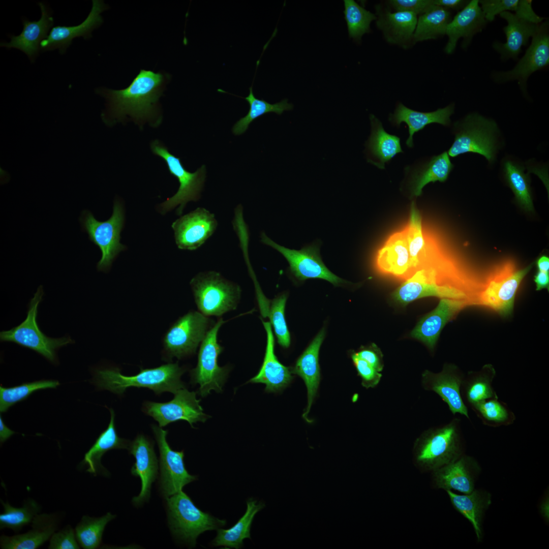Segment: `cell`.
<instances>
[{
    "label": "cell",
    "mask_w": 549,
    "mask_h": 549,
    "mask_svg": "<svg viewBox=\"0 0 549 549\" xmlns=\"http://www.w3.org/2000/svg\"><path fill=\"white\" fill-rule=\"evenodd\" d=\"M454 104H451L434 111L424 112L413 110L400 103L396 105L394 113L389 114V120L398 127L402 122L407 125L409 136L406 143L411 148L413 146L414 134L423 129L426 126L432 123H438L444 126L449 125L450 117L454 112Z\"/></svg>",
    "instance_id": "cell-32"
},
{
    "label": "cell",
    "mask_w": 549,
    "mask_h": 549,
    "mask_svg": "<svg viewBox=\"0 0 549 549\" xmlns=\"http://www.w3.org/2000/svg\"><path fill=\"white\" fill-rule=\"evenodd\" d=\"M40 286L30 300L25 319L18 326L0 333L2 342L15 343L40 354L53 363L58 362L56 350L74 341L70 337L53 338L46 336L39 328L37 322L38 307L43 295Z\"/></svg>",
    "instance_id": "cell-8"
},
{
    "label": "cell",
    "mask_w": 549,
    "mask_h": 549,
    "mask_svg": "<svg viewBox=\"0 0 549 549\" xmlns=\"http://www.w3.org/2000/svg\"><path fill=\"white\" fill-rule=\"evenodd\" d=\"M500 15L507 22V25L503 28L506 41L504 43L495 42L493 47L502 59H516L522 47L528 44L529 38L537 31L539 24L524 21L509 11L503 12Z\"/></svg>",
    "instance_id": "cell-34"
},
{
    "label": "cell",
    "mask_w": 549,
    "mask_h": 549,
    "mask_svg": "<svg viewBox=\"0 0 549 549\" xmlns=\"http://www.w3.org/2000/svg\"><path fill=\"white\" fill-rule=\"evenodd\" d=\"M261 241L280 253L287 260L291 273L299 281L308 279H321L334 286L345 282L331 272L323 263L317 244L306 246L300 250L290 249L277 243L264 232L260 236Z\"/></svg>",
    "instance_id": "cell-14"
},
{
    "label": "cell",
    "mask_w": 549,
    "mask_h": 549,
    "mask_svg": "<svg viewBox=\"0 0 549 549\" xmlns=\"http://www.w3.org/2000/svg\"><path fill=\"white\" fill-rule=\"evenodd\" d=\"M486 22L479 1H469L447 25L445 35L448 37V41L445 47V52L447 54L452 53L461 38L464 39L463 47H466L473 36L482 30Z\"/></svg>",
    "instance_id": "cell-25"
},
{
    "label": "cell",
    "mask_w": 549,
    "mask_h": 549,
    "mask_svg": "<svg viewBox=\"0 0 549 549\" xmlns=\"http://www.w3.org/2000/svg\"><path fill=\"white\" fill-rule=\"evenodd\" d=\"M451 19L449 10L434 5L417 18L413 36L414 43L436 39L445 35Z\"/></svg>",
    "instance_id": "cell-40"
},
{
    "label": "cell",
    "mask_w": 549,
    "mask_h": 549,
    "mask_svg": "<svg viewBox=\"0 0 549 549\" xmlns=\"http://www.w3.org/2000/svg\"><path fill=\"white\" fill-rule=\"evenodd\" d=\"M473 291L457 268L445 259L416 270L393 292L395 301L406 305L426 297L464 301L474 306Z\"/></svg>",
    "instance_id": "cell-2"
},
{
    "label": "cell",
    "mask_w": 549,
    "mask_h": 549,
    "mask_svg": "<svg viewBox=\"0 0 549 549\" xmlns=\"http://www.w3.org/2000/svg\"><path fill=\"white\" fill-rule=\"evenodd\" d=\"M536 290L549 288V273L538 270L534 277Z\"/></svg>",
    "instance_id": "cell-56"
},
{
    "label": "cell",
    "mask_w": 549,
    "mask_h": 549,
    "mask_svg": "<svg viewBox=\"0 0 549 549\" xmlns=\"http://www.w3.org/2000/svg\"><path fill=\"white\" fill-rule=\"evenodd\" d=\"M418 166L414 170L410 182L411 194L416 197L421 195L423 187L429 183L445 181L454 165L445 151Z\"/></svg>",
    "instance_id": "cell-39"
},
{
    "label": "cell",
    "mask_w": 549,
    "mask_h": 549,
    "mask_svg": "<svg viewBox=\"0 0 549 549\" xmlns=\"http://www.w3.org/2000/svg\"><path fill=\"white\" fill-rule=\"evenodd\" d=\"M370 119L371 133L365 143L367 161L384 169L385 163H389L398 154L403 152L400 139L386 132L381 122L374 115L371 114Z\"/></svg>",
    "instance_id": "cell-33"
},
{
    "label": "cell",
    "mask_w": 549,
    "mask_h": 549,
    "mask_svg": "<svg viewBox=\"0 0 549 549\" xmlns=\"http://www.w3.org/2000/svg\"><path fill=\"white\" fill-rule=\"evenodd\" d=\"M212 323L206 316L197 311L189 312L179 318L164 337L166 355L179 359L195 353L214 325Z\"/></svg>",
    "instance_id": "cell-13"
},
{
    "label": "cell",
    "mask_w": 549,
    "mask_h": 549,
    "mask_svg": "<svg viewBox=\"0 0 549 549\" xmlns=\"http://www.w3.org/2000/svg\"><path fill=\"white\" fill-rule=\"evenodd\" d=\"M538 270L549 273V258L545 255L539 257L536 261Z\"/></svg>",
    "instance_id": "cell-58"
},
{
    "label": "cell",
    "mask_w": 549,
    "mask_h": 549,
    "mask_svg": "<svg viewBox=\"0 0 549 549\" xmlns=\"http://www.w3.org/2000/svg\"><path fill=\"white\" fill-rule=\"evenodd\" d=\"M376 8V24L387 42L404 48L414 43L417 15L407 12L391 11L386 8L382 9L380 5L377 6Z\"/></svg>",
    "instance_id": "cell-27"
},
{
    "label": "cell",
    "mask_w": 549,
    "mask_h": 549,
    "mask_svg": "<svg viewBox=\"0 0 549 549\" xmlns=\"http://www.w3.org/2000/svg\"><path fill=\"white\" fill-rule=\"evenodd\" d=\"M150 147L154 154L165 161L170 173L176 177L179 183L177 192L161 204L160 211L164 214L178 205L176 214L181 216L188 202L197 201L200 197L206 178L205 166L202 165L195 172H190L185 168L180 159L170 153L158 140L152 141Z\"/></svg>",
    "instance_id": "cell-11"
},
{
    "label": "cell",
    "mask_w": 549,
    "mask_h": 549,
    "mask_svg": "<svg viewBox=\"0 0 549 549\" xmlns=\"http://www.w3.org/2000/svg\"><path fill=\"white\" fill-rule=\"evenodd\" d=\"M496 374L491 364L484 365L478 371L468 372L461 386V394L466 405L471 408L481 401L498 396L493 386Z\"/></svg>",
    "instance_id": "cell-35"
},
{
    "label": "cell",
    "mask_w": 549,
    "mask_h": 549,
    "mask_svg": "<svg viewBox=\"0 0 549 549\" xmlns=\"http://www.w3.org/2000/svg\"><path fill=\"white\" fill-rule=\"evenodd\" d=\"M514 12L515 15L518 18L529 23L538 25L544 19L543 17L537 15L533 11L532 1L518 0Z\"/></svg>",
    "instance_id": "cell-54"
},
{
    "label": "cell",
    "mask_w": 549,
    "mask_h": 549,
    "mask_svg": "<svg viewBox=\"0 0 549 549\" xmlns=\"http://www.w3.org/2000/svg\"><path fill=\"white\" fill-rule=\"evenodd\" d=\"M38 5L41 11V17L38 21L23 20V30L18 36H10L9 42H3L1 46L7 48H16L23 52L33 62L38 54L41 42L48 36L47 33L53 24V18L47 5L43 3Z\"/></svg>",
    "instance_id": "cell-28"
},
{
    "label": "cell",
    "mask_w": 549,
    "mask_h": 549,
    "mask_svg": "<svg viewBox=\"0 0 549 549\" xmlns=\"http://www.w3.org/2000/svg\"><path fill=\"white\" fill-rule=\"evenodd\" d=\"M224 322L222 318L219 319L207 332L200 345L197 365L191 372L192 382L199 385V393L203 397L212 390L221 392L227 377L228 368L218 363L223 350L218 342V333Z\"/></svg>",
    "instance_id": "cell-12"
},
{
    "label": "cell",
    "mask_w": 549,
    "mask_h": 549,
    "mask_svg": "<svg viewBox=\"0 0 549 549\" xmlns=\"http://www.w3.org/2000/svg\"><path fill=\"white\" fill-rule=\"evenodd\" d=\"M184 372L177 363L141 369L138 374L131 376L122 375L116 368L106 369L97 372L96 383L99 388L118 394L130 387L147 388L158 395L166 391L174 393L185 388L180 380Z\"/></svg>",
    "instance_id": "cell-4"
},
{
    "label": "cell",
    "mask_w": 549,
    "mask_h": 549,
    "mask_svg": "<svg viewBox=\"0 0 549 549\" xmlns=\"http://www.w3.org/2000/svg\"><path fill=\"white\" fill-rule=\"evenodd\" d=\"M351 357L358 375L361 378L362 386L367 389L375 387L381 380V373L359 357L355 352L351 354Z\"/></svg>",
    "instance_id": "cell-49"
},
{
    "label": "cell",
    "mask_w": 549,
    "mask_h": 549,
    "mask_svg": "<svg viewBox=\"0 0 549 549\" xmlns=\"http://www.w3.org/2000/svg\"><path fill=\"white\" fill-rule=\"evenodd\" d=\"M467 306L468 304L464 301L440 299L436 308L417 323L411 332V337L422 342L433 351L446 324Z\"/></svg>",
    "instance_id": "cell-23"
},
{
    "label": "cell",
    "mask_w": 549,
    "mask_h": 549,
    "mask_svg": "<svg viewBox=\"0 0 549 549\" xmlns=\"http://www.w3.org/2000/svg\"><path fill=\"white\" fill-rule=\"evenodd\" d=\"M174 398L168 402L146 401L142 410L156 420L160 427L178 420L188 421L192 428L198 421L204 422L208 416L203 412L196 393L185 388L174 393Z\"/></svg>",
    "instance_id": "cell-15"
},
{
    "label": "cell",
    "mask_w": 549,
    "mask_h": 549,
    "mask_svg": "<svg viewBox=\"0 0 549 549\" xmlns=\"http://www.w3.org/2000/svg\"><path fill=\"white\" fill-rule=\"evenodd\" d=\"M107 512L100 517H90L83 515L75 529L77 540L84 549L98 548L101 543L102 537L106 525L116 517Z\"/></svg>",
    "instance_id": "cell-44"
},
{
    "label": "cell",
    "mask_w": 549,
    "mask_h": 549,
    "mask_svg": "<svg viewBox=\"0 0 549 549\" xmlns=\"http://www.w3.org/2000/svg\"><path fill=\"white\" fill-rule=\"evenodd\" d=\"M249 92V95L244 98L250 105L249 112L245 116L238 120L232 128V132L236 135L245 133L253 120L266 113L274 112L280 115L284 111L293 109V105L289 103L287 99L270 104L263 99L256 98L253 94L252 86L250 87Z\"/></svg>",
    "instance_id": "cell-42"
},
{
    "label": "cell",
    "mask_w": 549,
    "mask_h": 549,
    "mask_svg": "<svg viewBox=\"0 0 549 549\" xmlns=\"http://www.w3.org/2000/svg\"><path fill=\"white\" fill-rule=\"evenodd\" d=\"M287 296L285 294L275 298L271 302L269 316L278 343L284 348L290 344V336L285 316V309Z\"/></svg>",
    "instance_id": "cell-48"
},
{
    "label": "cell",
    "mask_w": 549,
    "mask_h": 549,
    "mask_svg": "<svg viewBox=\"0 0 549 549\" xmlns=\"http://www.w3.org/2000/svg\"><path fill=\"white\" fill-rule=\"evenodd\" d=\"M471 409L483 424L491 427L511 425L516 419L513 412L498 396L481 401Z\"/></svg>",
    "instance_id": "cell-41"
},
{
    "label": "cell",
    "mask_w": 549,
    "mask_h": 549,
    "mask_svg": "<svg viewBox=\"0 0 549 549\" xmlns=\"http://www.w3.org/2000/svg\"><path fill=\"white\" fill-rule=\"evenodd\" d=\"M453 507L472 525L477 539L481 538V520L484 511L491 503L490 494L480 490L458 495L451 490L446 491Z\"/></svg>",
    "instance_id": "cell-38"
},
{
    "label": "cell",
    "mask_w": 549,
    "mask_h": 549,
    "mask_svg": "<svg viewBox=\"0 0 549 549\" xmlns=\"http://www.w3.org/2000/svg\"><path fill=\"white\" fill-rule=\"evenodd\" d=\"M518 0H481L480 8L486 21H492L496 15L505 11H514Z\"/></svg>",
    "instance_id": "cell-50"
},
{
    "label": "cell",
    "mask_w": 549,
    "mask_h": 549,
    "mask_svg": "<svg viewBox=\"0 0 549 549\" xmlns=\"http://www.w3.org/2000/svg\"><path fill=\"white\" fill-rule=\"evenodd\" d=\"M477 467L473 458L463 454L454 461L433 471L434 483L438 489L470 494L474 489L473 469Z\"/></svg>",
    "instance_id": "cell-29"
},
{
    "label": "cell",
    "mask_w": 549,
    "mask_h": 549,
    "mask_svg": "<svg viewBox=\"0 0 549 549\" xmlns=\"http://www.w3.org/2000/svg\"><path fill=\"white\" fill-rule=\"evenodd\" d=\"M403 230L407 241L412 274L417 269L445 257L437 243L424 233L421 216L413 202L408 222Z\"/></svg>",
    "instance_id": "cell-20"
},
{
    "label": "cell",
    "mask_w": 549,
    "mask_h": 549,
    "mask_svg": "<svg viewBox=\"0 0 549 549\" xmlns=\"http://www.w3.org/2000/svg\"><path fill=\"white\" fill-rule=\"evenodd\" d=\"M344 2L349 36L359 42L364 34L370 32L371 23L377 19V16L353 0H344Z\"/></svg>",
    "instance_id": "cell-46"
},
{
    "label": "cell",
    "mask_w": 549,
    "mask_h": 549,
    "mask_svg": "<svg viewBox=\"0 0 549 549\" xmlns=\"http://www.w3.org/2000/svg\"><path fill=\"white\" fill-rule=\"evenodd\" d=\"M128 450L136 460L131 468V473L139 477L141 481L140 493L132 500L134 504L138 505L150 497L151 484L158 475V460L154 443L143 435L137 436L129 444Z\"/></svg>",
    "instance_id": "cell-24"
},
{
    "label": "cell",
    "mask_w": 549,
    "mask_h": 549,
    "mask_svg": "<svg viewBox=\"0 0 549 549\" xmlns=\"http://www.w3.org/2000/svg\"><path fill=\"white\" fill-rule=\"evenodd\" d=\"M92 8L88 16L81 23L75 26H56L52 28L47 37L40 43L42 51L58 49L64 54L73 39L82 37L85 39L91 37L92 32L103 22L101 13L107 9L103 1L93 0Z\"/></svg>",
    "instance_id": "cell-22"
},
{
    "label": "cell",
    "mask_w": 549,
    "mask_h": 549,
    "mask_svg": "<svg viewBox=\"0 0 549 549\" xmlns=\"http://www.w3.org/2000/svg\"><path fill=\"white\" fill-rule=\"evenodd\" d=\"M151 428L160 452L161 490L167 498L182 491L185 485L197 477L187 470L184 462V451L173 450L169 445L166 440L168 431L155 424L151 425Z\"/></svg>",
    "instance_id": "cell-16"
},
{
    "label": "cell",
    "mask_w": 549,
    "mask_h": 549,
    "mask_svg": "<svg viewBox=\"0 0 549 549\" xmlns=\"http://www.w3.org/2000/svg\"><path fill=\"white\" fill-rule=\"evenodd\" d=\"M325 334V330L323 329L298 357L295 365L291 369L292 374L302 379L307 388L308 405L302 417L308 422L312 421L308 415L316 396L320 381L319 353Z\"/></svg>",
    "instance_id": "cell-30"
},
{
    "label": "cell",
    "mask_w": 549,
    "mask_h": 549,
    "mask_svg": "<svg viewBox=\"0 0 549 549\" xmlns=\"http://www.w3.org/2000/svg\"><path fill=\"white\" fill-rule=\"evenodd\" d=\"M198 310L206 316H221L235 310L241 289L215 271L200 272L190 282Z\"/></svg>",
    "instance_id": "cell-9"
},
{
    "label": "cell",
    "mask_w": 549,
    "mask_h": 549,
    "mask_svg": "<svg viewBox=\"0 0 549 549\" xmlns=\"http://www.w3.org/2000/svg\"><path fill=\"white\" fill-rule=\"evenodd\" d=\"M355 353L377 371L380 372L382 371L384 368L383 355L376 345L372 344L369 346L362 347Z\"/></svg>",
    "instance_id": "cell-53"
},
{
    "label": "cell",
    "mask_w": 549,
    "mask_h": 549,
    "mask_svg": "<svg viewBox=\"0 0 549 549\" xmlns=\"http://www.w3.org/2000/svg\"><path fill=\"white\" fill-rule=\"evenodd\" d=\"M168 76L160 72L141 70L124 89L99 90L107 101V110L102 115L103 120L109 123L129 116L138 124L149 122L158 125L161 120L159 100Z\"/></svg>",
    "instance_id": "cell-1"
},
{
    "label": "cell",
    "mask_w": 549,
    "mask_h": 549,
    "mask_svg": "<svg viewBox=\"0 0 549 549\" xmlns=\"http://www.w3.org/2000/svg\"><path fill=\"white\" fill-rule=\"evenodd\" d=\"M267 342L265 355L262 366L254 377L249 382L265 384V390L268 392H276L286 388L293 379L291 369L282 364L274 353V338L271 324L264 322Z\"/></svg>",
    "instance_id": "cell-26"
},
{
    "label": "cell",
    "mask_w": 549,
    "mask_h": 549,
    "mask_svg": "<svg viewBox=\"0 0 549 549\" xmlns=\"http://www.w3.org/2000/svg\"><path fill=\"white\" fill-rule=\"evenodd\" d=\"M469 1L464 0H432L433 5L441 7L447 10H460Z\"/></svg>",
    "instance_id": "cell-55"
},
{
    "label": "cell",
    "mask_w": 549,
    "mask_h": 549,
    "mask_svg": "<svg viewBox=\"0 0 549 549\" xmlns=\"http://www.w3.org/2000/svg\"><path fill=\"white\" fill-rule=\"evenodd\" d=\"M4 510L0 514V529L9 528L15 532L31 523L38 513L40 511L39 504L32 499H28L21 507H15L8 502L1 499Z\"/></svg>",
    "instance_id": "cell-45"
},
{
    "label": "cell",
    "mask_w": 549,
    "mask_h": 549,
    "mask_svg": "<svg viewBox=\"0 0 549 549\" xmlns=\"http://www.w3.org/2000/svg\"><path fill=\"white\" fill-rule=\"evenodd\" d=\"M455 138L447 153L451 157L468 152L480 154L490 163L498 149V129L495 122L476 113L467 115L454 124Z\"/></svg>",
    "instance_id": "cell-6"
},
{
    "label": "cell",
    "mask_w": 549,
    "mask_h": 549,
    "mask_svg": "<svg viewBox=\"0 0 549 549\" xmlns=\"http://www.w3.org/2000/svg\"><path fill=\"white\" fill-rule=\"evenodd\" d=\"M170 529L178 539L195 546L198 536L225 525L220 520L197 508L182 491L166 498Z\"/></svg>",
    "instance_id": "cell-7"
},
{
    "label": "cell",
    "mask_w": 549,
    "mask_h": 549,
    "mask_svg": "<svg viewBox=\"0 0 549 549\" xmlns=\"http://www.w3.org/2000/svg\"><path fill=\"white\" fill-rule=\"evenodd\" d=\"M109 411L110 420L108 426L100 434L93 446L85 453L81 462L83 465L88 466L86 471L95 476L101 470L104 469L101 465V459L105 453L113 449L127 448L129 446L128 441L119 437L117 433L114 410L110 408Z\"/></svg>",
    "instance_id": "cell-37"
},
{
    "label": "cell",
    "mask_w": 549,
    "mask_h": 549,
    "mask_svg": "<svg viewBox=\"0 0 549 549\" xmlns=\"http://www.w3.org/2000/svg\"><path fill=\"white\" fill-rule=\"evenodd\" d=\"M60 522L59 514H37L32 522V529L28 532L12 536L2 535L0 546L3 549H36L51 538L57 529Z\"/></svg>",
    "instance_id": "cell-31"
},
{
    "label": "cell",
    "mask_w": 549,
    "mask_h": 549,
    "mask_svg": "<svg viewBox=\"0 0 549 549\" xmlns=\"http://www.w3.org/2000/svg\"><path fill=\"white\" fill-rule=\"evenodd\" d=\"M503 167L506 181L517 202L526 210L533 211L534 207L529 178L524 172L523 166L511 160H506L503 162Z\"/></svg>",
    "instance_id": "cell-43"
},
{
    "label": "cell",
    "mask_w": 549,
    "mask_h": 549,
    "mask_svg": "<svg viewBox=\"0 0 549 549\" xmlns=\"http://www.w3.org/2000/svg\"><path fill=\"white\" fill-rule=\"evenodd\" d=\"M532 266L531 264L518 268L511 261L497 266L480 286L476 305L490 309L504 317L509 316L519 286Z\"/></svg>",
    "instance_id": "cell-5"
},
{
    "label": "cell",
    "mask_w": 549,
    "mask_h": 549,
    "mask_svg": "<svg viewBox=\"0 0 549 549\" xmlns=\"http://www.w3.org/2000/svg\"><path fill=\"white\" fill-rule=\"evenodd\" d=\"M79 220L89 239L99 248L102 253L101 258L97 263V269L100 271L108 270L117 254L125 249V246L120 242L124 223L121 204L118 201L114 202L112 214L105 221L97 220L88 210L82 211Z\"/></svg>",
    "instance_id": "cell-10"
},
{
    "label": "cell",
    "mask_w": 549,
    "mask_h": 549,
    "mask_svg": "<svg viewBox=\"0 0 549 549\" xmlns=\"http://www.w3.org/2000/svg\"><path fill=\"white\" fill-rule=\"evenodd\" d=\"M376 266L382 273L406 280L412 268L406 235L403 229L393 233L378 251Z\"/></svg>",
    "instance_id": "cell-21"
},
{
    "label": "cell",
    "mask_w": 549,
    "mask_h": 549,
    "mask_svg": "<svg viewBox=\"0 0 549 549\" xmlns=\"http://www.w3.org/2000/svg\"><path fill=\"white\" fill-rule=\"evenodd\" d=\"M59 385L58 381L43 380L24 383L11 387L0 386V412H6L18 402L26 400L34 392L47 388H55Z\"/></svg>",
    "instance_id": "cell-47"
},
{
    "label": "cell",
    "mask_w": 549,
    "mask_h": 549,
    "mask_svg": "<svg viewBox=\"0 0 549 549\" xmlns=\"http://www.w3.org/2000/svg\"><path fill=\"white\" fill-rule=\"evenodd\" d=\"M461 425L460 419L454 418L422 432L413 447L415 465L423 471L433 472L463 454Z\"/></svg>",
    "instance_id": "cell-3"
},
{
    "label": "cell",
    "mask_w": 549,
    "mask_h": 549,
    "mask_svg": "<svg viewBox=\"0 0 549 549\" xmlns=\"http://www.w3.org/2000/svg\"><path fill=\"white\" fill-rule=\"evenodd\" d=\"M15 433L4 423L2 416H0V442L3 443Z\"/></svg>",
    "instance_id": "cell-57"
},
{
    "label": "cell",
    "mask_w": 549,
    "mask_h": 549,
    "mask_svg": "<svg viewBox=\"0 0 549 549\" xmlns=\"http://www.w3.org/2000/svg\"><path fill=\"white\" fill-rule=\"evenodd\" d=\"M247 506L245 513L234 526L227 529H217V536L211 542L212 546L238 549L243 546L246 538L251 539L250 530L254 516L264 507V504L250 498Z\"/></svg>",
    "instance_id": "cell-36"
},
{
    "label": "cell",
    "mask_w": 549,
    "mask_h": 549,
    "mask_svg": "<svg viewBox=\"0 0 549 549\" xmlns=\"http://www.w3.org/2000/svg\"><path fill=\"white\" fill-rule=\"evenodd\" d=\"M171 227L178 248L193 251L213 235L218 222L214 214L205 208L198 207L176 220Z\"/></svg>",
    "instance_id": "cell-19"
},
{
    "label": "cell",
    "mask_w": 549,
    "mask_h": 549,
    "mask_svg": "<svg viewBox=\"0 0 549 549\" xmlns=\"http://www.w3.org/2000/svg\"><path fill=\"white\" fill-rule=\"evenodd\" d=\"M386 3L393 11L410 12L416 15L424 13L434 6L432 0H389Z\"/></svg>",
    "instance_id": "cell-52"
},
{
    "label": "cell",
    "mask_w": 549,
    "mask_h": 549,
    "mask_svg": "<svg viewBox=\"0 0 549 549\" xmlns=\"http://www.w3.org/2000/svg\"><path fill=\"white\" fill-rule=\"evenodd\" d=\"M531 45L525 54L514 68L510 71L495 73L494 79L504 82L517 80L521 88L526 87L529 77L535 71L549 64L548 22L545 21L538 25L537 31L532 37Z\"/></svg>",
    "instance_id": "cell-17"
},
{
    "label": "cell",
    "mask_w": 549,
    "mask_h": 549,
    "mask_svg": "<svg viewBox=\"0 0 549 549\" xmlns=\"http://www.w3.org/2000/svg\"><path fill=\"white\" fill-rule=\"evenodd\" d=\"M75 532L70 525L54 532L50 538L49 549H79Z\"/></svg>",
    "instance_id": "cell-51"
},
{
    "label": "cell",
    "mask_w": 549,
    "mask_h": 549,
    "mask_svg": "<svg viewBox=\"0 0 549 549\" xmlns=\"http://www.w3.org/2000/svg\"><path fill=\"white\" fill-rule=\"evenodd\" d=\"M464 376L455 365L445 364L439 373L425 370L421 375V383L424 389L437 393L453 415L459 414L469 419L468 407L461 394Z\"/></svg>",
    "instance_id": "cell-18"
}]
</instances>
